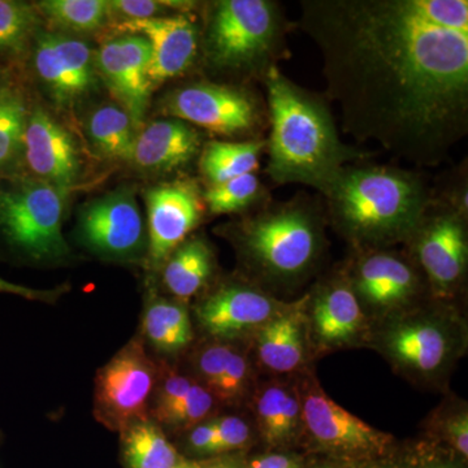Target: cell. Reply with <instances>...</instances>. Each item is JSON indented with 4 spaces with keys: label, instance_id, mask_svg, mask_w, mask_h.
<instances>
[{
    "label": "cell",
    "instance_id": "cell-1",
    "mask_svg": "<svg viewBox=\"0 0 468 468\" xmlns=\"http://www.w3.org/2000/svg\"><path fill=\"white\" fill-rule=\"evenodd\" d=\"M345 133L436 167L468 132L467 0H303Z\"/></svg>",
    "mask_w": 468,
    "mask_h": 468
},
{
    "label": "cell",
    "instance_id": "cell-2",
    "mask_svg": "<svg viewBox=\"0 0 468 468\" xmlns=\"http://www.w3.org/2000/svg\"><path fill=\"white\" fill-rule=\"evenodd\" d=\"M263 84L271 124L267 175L273 183L306 185L323 194L341 169L369 158L340 140L324 98L294 84L277 67Z\"/></svg>",
    "mask_w": 468,
    "mask_h": 468
},
{
    "label": "cell",
    "instance_id": "cell-3",
    "mask_svg": "<svg viewBox=\"0 0 468 468\" xmlns=\"http://www.w3.org/2000/svg\"><path fill=\"white\" fill-rule=\"evenodd\" d=\"M322 196L335 229L374 250L411 239L435 202L420 174L366 162L341 169Z\"/></svg>",
    "mask_w": 468,
    "mask_h": 468
},
{
    "label": "cell",
    "instance_id": "cell-4",
    "mask_svg": "<svg viewBox=\"0 0 468 468\" xmlns=\"http://www.w3.org/2000/svg\"><path fill=\"white\" fill-rule=\"evenodd\" d=\"M266 205L237 228L243 257L260 275L273 282L307 275L323 249L319 201L301 196Z\"/></svg>",
    "mask_w": 468,
    "mask_h": 468
},
{
    "label": "cell",
    "instance_id": "cell-5",
    "mask_svg": "<svg viewBox=\"0 0 468 468\" xmlns=\"http://www.w3.org/2000/svg\"><path fill=\"white\" fill-rule=\"evenodd\" d=\"M286 21L272 0H220L212 5L203 36L209 66L263 80L285 50Z\"/></svg>",
    "mask_w": 468,
    "mask_h": 468
},
{
    "label": "cell",
    "instance_id": "cell-6",
    "mask_svg": "<svg viewBox=\"0 0 468 468\" xmlns=\"http://www.w3.org/2000/svg\"><path fill=\"white\" fill-rule=\"evenodd\" d=\"M68 192L36 177L0 185V232L33 260L67 257L61 224Z\"/></svg>",
    "mask_w": 468,
    "mask_h": 468
},
{
    "label": "cell",
    "instance_id": "cell-7",
    "mask_svg": "<svg viewBox=\"0 0 468 468\" xmlns=\"http://www.w3.org/2000/svg\"><path fill=\"white\" fill-rule=\"evenodd\" d=\"M165 113L227 137L252 134L264 120L260 101L251 92L214 82H196L171 92Z\"/></svg>",
    "mask_w": 468,
    "mask_h": 468
},
{
    "label": "cell",
    "instance_id": "cell-8",
    "mask_svg": "<svg viewBox=\"0 0 468 468\" xmlns=\"http://www.w3.org/2000/svg\"><path fill=\"white\" fill-rule=\"evenodd\" d=\"M411 239L432 288L437 294L452 295L466 275L468 243L463 215L435 201Z\"/></svg>",
    "mask_w": 468,
    "mask_h": 468
},
{
    "label": "cell",
    "instance_id": "cell-9",
    "mask_svg": "<svg viewBox=\"0 0 468 468\" xmlns=\"http://www.w3.org/2000/svg\"><path fill=\"white\" fill-rule=\"evenodd\" d=\"M155 381V368L143 345L132 341L101 369L97 381V406L110 426L126 428L144 420Z\"/></svg>",
    "mask_w": 468,
    "mask_h": 468
},
{
    "label": "cell",
    "instance_id": "cell-10",
    "mask_svg": "<svg viewBox=\"0 0 468 468\" xmlns=\"http://www.w3.org/2000/svg\"><path fill=\"white\" fill-rule=\"evenodd\" d=\"M146 206L150 261L160 266L199 226L205 203L193 180H176L147 190Z\"/></svg>",
    "mask_w": 468,
    "mask_h": 468
},
{
    "label": "cell",
    "instance_id": "cell-11",
    "mask_svg": "<svg viewBox=\"0 0 468 468\" xmlns=\"http://www.w3.org/2000/svg\"><path fill=\"white\" fill-rule=\"evenodd\" d=\"M151 48L138 34H125L101 46L95 61L97 72L111 94L119 101L133 120L135 128L143 125L149 106Z\"/></svg>",
    "mask_w": 468,
    "mask_h": 468
},
{
    "label": "cell",
    "instance_id": "cell-12",
    "mask_svg": "<svg viewBox=\"0 0 468 468\" xmlns=\"http://www.w3.org/2000/svg\"><path fill=\"white\" fill-rule=\"evenodd\" d=\"M34 68L52 100L61 106L76 103L95 84V61L90 46L80 39L45 34L37 42Z\"/></svg>",
    "mask_w": 468,
    "mask_h": 468
},
{
    "label": "cell",
    "instance_id": "cell-13",
    "mask_svg": "<svg viewBox=\"0 0 468 468\" xmlns=\"http://www.w3.org/2000/svg\"><path fill=\"white\" fill-rule=\"evenodd\" d=\"M80 230L94 251L112 257L133 254L144 241V220L133 194L113 192L89 203Z\"/></svg>",
    "mask_w": 468,
    "mask_h": 468
},
{
    "label": "cell",
    "instance_id": "cell-14",
    "mask_svg": "<svg viewBox=\"0 0 468 468\" xmlns=\"http://www.w3.org/2000/svg\"><path fill=\"white\" fill-rule=\"evenodd\" d=\"M116 27L122 32L143 36L149 42L151 86L183 75L198 52V27L186 14L128 21Z\"/></svg>",
    "mask_w": 468,
    "mask_h": 468
},
{
    "label": "cell",
    "instance_id": "cell-15",
    "mask_svg": "<svg viewBox=\"0 0 468 468\" xmlns=\"http://www.w3.org/2000/svg\"><path fill=\"white\" fill-rule=\"evenodd\" d=\"M301 410L311 435L331 451L353 455L380 454L392 441V437L354 417L318 390L304 399Z\"/></svg>",
    "mask_w": 468,
    "mask_h": 468
},
{
    "label": "cell",
    "instance_id": "cell-16",
    "mask_svg": "<svg viewBox=\"0 0 468 468\" xmlns=\"http://www.w3.org/2000/svg\"><path fill=\"white\" fill-rule=\"evenodd\" d=\"M23 153L27 167L39 180L69 189L79 178L81 162L75 140L45 110L29 113Z\"/></svg>",
    "mask_w": 468,
    "mask_h": 468
},
{
    "label": "cell",
    "instance_id": "cell-17",
    "mask_svg": "<svg viewBox=\"0 0 468 468\" xmlns=\"http://www.w3.org/2000/svg\"><path fill=\"white\" fill-rule=\"evenodd\" d=\"M267 294L246 285H227L212 292L197 309L203 328L212 335L232 337L263 326L282 313Z\"/></svg>",
    "mask_w": 468,
    "mask_h": 468
},
{
    "label": "cell",
    "instance_id": "cell-18",
    "mask_svg": "<svg viewBox=\"0 0 468 468\" xmlns=\"http://www.w3.org/2000/svg\"><path fill=\"white\" fill-rule=\"evenodd\" d=\"M203 134L183 120H156L135 137L131 162L151 172L186 167L203 150Z\"/></svg>",
    "mask_w": 468,
    "mask_h": 468
},
{
    "label": "cell",
    "instance_id": "cell-19",
    "mask_svg": "<svg viewBox=\"0 0 468 468\" xmlns=\"http://www.w3.org/2000/svg\"><path fill=\"white\" fill-rule=\"evenodd\" d=\"M418 277L408 261L393 252L372 250L356 264L353 289L356 297L378 309H392L415 294Z\"/></svg>",
    "mask_w": 468,
    "mask_h": 468
},
{
    "label": "cell",
    "instance_id": "cell-20",
    "mask_svg": "<svg viewBox=\"0 0 468 468\" xmlns=\"http://www.w3.org/2000/svg\"><path fill=\"white\" fill-rule=\"evenodd\" d=\"M385 346L403 367L433 374L448 360L452 338L448 329L435 320H406L388 332Z\"/></svg>",
    "mask_w": 468,
    "mask_h": 468
},
{
    "label": "cell",
    "instance_id": "cell-21",
    "mask_svg": "<svg viewBox=\"0 0 468 468\" xmlns=\"http://www.w3.org/2000/svg\"><path fill=\"white\" fill-rule=\"evenodd\" d=\"M314 329L322 343H349L358 334L363 322L358 297L344 282L325 286L315 302Z\"/></svg>",
    "mask_w": 468,
    "mask_h": 468
},
{
    "label": "cell",
    "instance_id": "cell-22",
    "mask_svg": "<svg viewBox=\"0 0 468 468\" xmlns=\"http://www.w3.org/2000/svg\"><path fill=\"white\" fill-rule=\"evenodd\" d=\"M261 362L276 372H291L303 359V315L300 309L284 311L261 326L258 338Z\"/></svg>",
    "mask_w": 468,
    "mask_h": 468
},
{
    "label": "cell",
    "instance_id": "cell-23",
    "mask_svg": "<svg viewBox=\"0 0 468 468\" xmlns=\"http://www.w3.org/2000/svg\"><path fill=\"white\" fill-rule=\"evenodd\" d=\"M267 147L266 140L212 141L203 146L199 169L209 185L226 183L239 176L255 174L261 156Z\"/></svg>",
    "mask_w": 468,
    "mask_h": 468
},
{
    "label": "cell",
    "instance_id": "cell-24",
    "mask_svg": "<svg viewBox=\"0 0 468 468\" xmlns=\"http://www.w3.org/2000/svg\"><path fill=\"white\" fill-rule=\"evenodd\" d=\"M163 280L178 298H189L207 284L214 271V254L202 239H186L165 261Z\"/></svg>",
    "mask_w": 468,
    "mask_h": 468
},
{
    "label": "cell",
    "instance_id": "cell-25",
    "mask_svg": "<svg viewBox=\"0 0 468 468\" xmlns=\"http://www.w3.org/2000/svg\"><path fill=\"white\" fill-rule=\"evenodd\" d=\"M135 129L129 113L116 104L98 107L88 119L90 143L104 158L131 160L137 137Z\"/></svg>",
    "mask_w": 468,
    "mask_h": 468
},
{
    "label": "cell",
    "instance_id": "cell-26",
    "mask_svg": "<svg viewBox=\"0 0 468 468\" xmlns=\"http://www.w3.org/2000/svg\"><path fill=\"white\" fill-rule=\"evenodd\" d=\"M124 458L128 468H171L178 462L167 437L146 419L125 428Z\"/></svg>",
    "mask_w": 468,
    "mask_h": 468
},
{
    "label": "cell",
    "instance_id": "cell-27",
    "mask_svg": "<svg viewBox=\"0 0 468 468\" xmlns=\"http://www.w3.org/2000/svg\"><path fill=\"white\" fill-rule=\"evenodd\" d=\"M34 7L51 26L67 32H92L109 20L106 0H45Z\"/></svg>",
    "mask_w": 468,
    "mask_h": 468
},
{
    "label": "cell",
    "instance_id": "cell-28",
    "mask_svg": "<svg viewBox=\"0 0 468 468\" xmlns=\"http://www.w3.org/2000/svg\"><path fill=\"white\" fill-rule=\"evenodd\" d=\"M301 415L300 402L284 388H267L258 401L261 435L271 443L288 440L297 428Z\"/></svg>",
    "mask_w": 468,
    "mask_h": 468
},
{
    "label": "cell",
    "instance_id": "cell-29",
    "mask_svg": "<svg viewBox=\"0 0 468 468\" xmlns=\"http://www.w3.org/2000/svg\"><path fill=\"white\" fill-rule=\"evenodd\" d=\"M202 198L212 215L239 214L266 202V189L257 174H248L226 183L209 185Z\"/></svg>",
    "mask_w": 468,
    "mask_h": 468
},
{
    "label": "cell",
    "instance_id": "cell-30",
    "mask_svg": "<svg viewBox=\"0 0 468 468\" xmlns=\"http://www.w3.org/2000/svg\"><path fill=\"white\" fill-rule=\"evenodd\" d=\"M29 113L17 91L0 89V169L11 165L23 153Z\"/></svg>",
    "mask_w": 468,
    "mask_h": 468
},
{
    "label": "cell",
    "instance_id": "cell-31",
    "mask_svg": "<svg viewBox=\"0 0 468 468\" xmlns=\"http://www.w3.org/2000/svg\"><path fill=\"white\" fill-rule=\"evenodd\" d=\"M39 26V14L27 3L0 0V52L21 54Z\"/></svg>",
    "mask_w": 468,
    "mask_h": 468
},
{
    "label": "cell",
    "instance_id": "cell-32",
    "mask_svg": "<svg viewBox=\"0 0 468 468\" xmlns=\"http://www.w3.org/2000/svg\"><path fill=\"white\" fill-rule=\"evenodd\" d=\"M109 18L119 20L117 24L146 18L167 16L171 14H185L193 8V3L158 2V0H111L107 2Z\"/></svg>",
    "mask_w": 468,
    "mask_h": 468
},
{
    "label": "cell",
    "instance_id": "cell-33",
    "mask_svg": "<svg viewBox=\"0 0 468 468\" xmlns=\"http://www.w3.org/2000/svg\"><path fill=\"white\" fill-rule=\"evenodd\" d=\"M212 405V394L201 385L193 384L183 401L169 411L162 421L172 427L192 426L207 417Z\"/></svg>",
    "mask_w": 468,
    "mask_h": 468
},
{
    "label": "cell",
    "instance_id": "cell-34",
    "mask_svg": "<svg viewBox=\"0 0 468 468\" xmlns=\"http://www.w3.org/2000/svg\"><path fill=\"white\" fill-rule=\"evenodd\" d=\"M150 307L158 314L159 318L174 332L184 346L192 341V323L184 306L176 302L158 300L153 302Z\"/></svg>",
    "mask_w": 468,
    "mask_h": 468
},
{
    "label": "cell",
    "instance_id": "cell-35",
    "mask_svg": "<svg viewBox=\"0 0 468 468\" xmlns=\"http://www.w3.org/2000/svg\"><path fill=\"white\" fill-rule=\"evenodd\" d=\"M248 363L241 354L233 351L229 360H228L227 367L221 375L220 380L214 389L218 399H233L239 394L242 393L245 388L246 378H248Z\"/></svg>",
    "mask_w": 468,
    "mask_h": 468
},
{
    "label": "cell",
    "instance_id": "cell-36",
    "mask_svg": "<svg viewBox=\"0 0 468 468\" xmlns=\"http://www.w3.org/2000/svg\"><path fill=\"white\" fill-rule=\"evenodd\" d=\"M217 440H215L212 454L241 448L248 442L250 436L248 424L239 418L217 419Z\"/></svg>",
    "mask_w": 468,
    "mask_h": 468
},
{
    "label": "cell",
    "instance_id": "cell-37",
    "mask_svg": "<svg viewBox=\"0 0 468 468\" xmlns=\"http://www.w3.org/2000/svg\"><path fill=\"white\" fill-rule=\"evenodd\" d=\"M232 353L233 349L226 345H212L199 356V371H201L203 380L206 381L212 392L217 388Z\"/></svg>",
    "mask_w": 468,
    "mask_h": 468
},
{
    "label": "cell",
    "instance_id": "cell-38",
    "mask_svg": "<svg viewBox=\"0 0 468 468\" xmlns=\"http://www.w3.org/2000/svg\"><path fill=\"white\" fill-rule=\"evenodd\" d=\"M144 329L147 338L154 346L162 351L183 349L184 345L176 337L174 332L159 318L158 314L151 307L144 314Z\"/></svg>",
    "mask_w": 468,
    "mask_h": 468
},
{
    "label": "cell",
    "instance_id": "cell-39",
    "mask_svg": "<svg viewBox=\"0 0 468 468\" xmlns=\"http://www.w3.org/2000/svg\"><path fill=\"white\" fill-rule=\"evenodd\" d=\"M192 380L180 375H174L165 381L160 389L158 403H156V417L162 420L169 411H172L189 392L192 388Z\"/></svg>",
    "mask_w": 468,
    "mask_h": 468
},
{
    "label": "cell",
    "instance_id": "cell-40",
    "mask_svg": "<svg viewBox=\"0 0 468 468\" xmlns=\"http://www.w3.org/2000/svg\"><path fill=\"white\" fill-rule=\"evenodd\" d=\"M445 433L449 442L462 457L468 455V417L466 412L452 415L445 423Z\"/></svg>",
    "mask_w": 468,
    "mask_h": 468
},
{
    "label": "cell",
    "instance_id": "cell-41",
    "mask_svg": "<svg viewBox=\"0 0 468 468\" xmlns=\"http://www.w3.org/2000/svg\"><path fill=\"white\" fill-rule=\"evenodd\" d=\"M217 420L207 421L194 428L189 437L193 451L201 454H212L215 440H217Z\"/></svg>",
    "mask_w": 468,
    "mask_h": 468
},
{
    "label": "cell",
    "instance_id": "cell-42",
    "mask_svg": "<svg viewBox=\"0 0 468 468\" xmlns=\"http://www.w3.org/2000/svg\"><path fill=\"white\" fill-rule=\"evenodd\" d=\"M64 289H55V291H41V289L27 288V286L15 284L0 276V292L18 295L30 301H54Z\"/></svg>",
    "mask_w": 468,
    "mask_h": 468
},
{
    "label": "cell",
    "instance_id": "cell-43",
    "mask_svg": "<svg viewBox=\"0 0 468 468\" xmlns=\"http://www.w3.org/2000/svg\"><path fill=\"white\" fill-rule=\"evenodd\" d=\"M250 468H295V464L291 458L275 454L252 462Z\"/></svg>",
    "mask_w": 468,
    "mask_h": 468
},
{
    "label": "cell",
    "instance_id": "cell-44",
    "mask_svg": "<svg viewBox=\"0 0 468 468\" xmlns=\"http://www.w3.org/2000/svg\"><path fill=\"white\" fill-rule=\"evenodd\" d=\"M423 468H452L449 464L443 463V462L431 461L424 464Z\"/></svg>",
    "mask_w": 468,
    "mask_h": 468
},
{
    "label": "cell",
    "instance_id": "cell-45",
    "mask_svg": "<svg viewBox=\"0 0 468 468\" xmlns=\"http://www.w3.org/2000/svg\"><path fill=\"white\" fill-rule=\"evenodd\" d=\"M171 468H202L201 466H197V464L189 463V462L178 461L175 466Z\"/></svg>",
    "mask_w": 468,
    "mask_h": 468
}]
</instances>
